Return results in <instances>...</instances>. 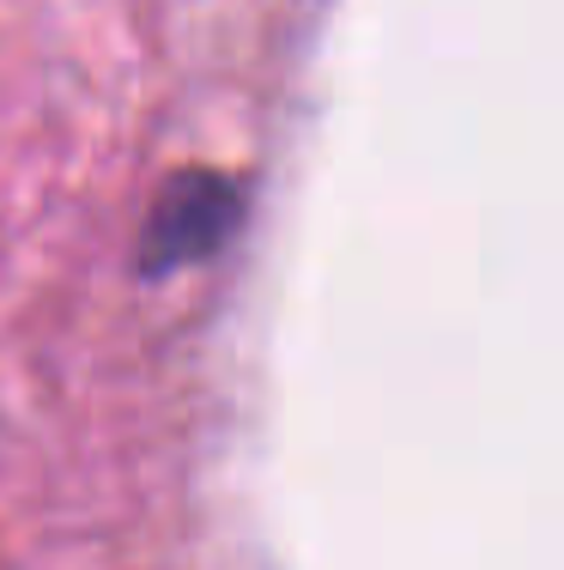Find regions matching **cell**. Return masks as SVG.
Segmentation results:
<instances>
[{
    "label": "cell",
    "mask_w": 564,
    "mask_h": 570,
    "mask_svg": "<svg viewBox=\"0 0 564 570\" xmlns=\"http://www.w3.org/2000/svg\"><path fill=\"white\" fill-rule=\"evenodd\" d=\"M244 225V188L219 170H177L165 188H158L152 213H146L140 230V274H177V267H195L207 255H219L225 243Z\"/></svg>",
    "instance_id": "6da1fadb"
}]
</instances>
